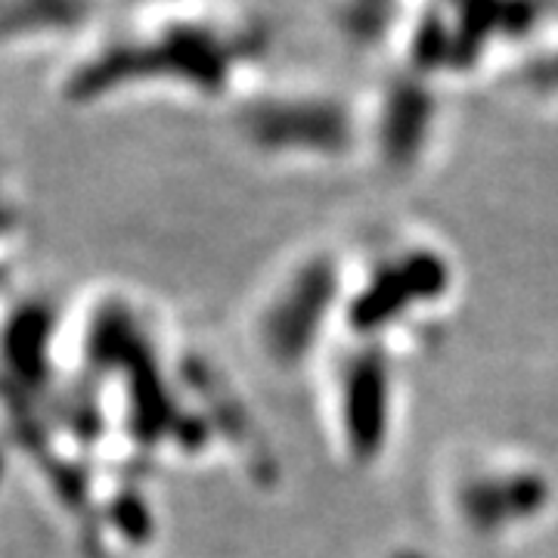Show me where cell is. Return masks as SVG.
Instances as JSON below:
<instances>
[{"label": "cell", "mask_w": 558, "mask_h": 558, "mask_svg": "<svg viewBox=\"0 0 558 558\" xmlns=\"http://www.w3.org/2000/svg\"><path fill=\"white\" fill-rule=\"evenodd\" d=\"M267 20L230 0H196L124 13L60 65V100L78 109L121 100L193 106L236 102L264 78Z\"/></svg>", "instance_id": "1"}, {"label": "cell", "mask_w": 558, "mask_h": 558, "mask_svg": "<svg viewBox=\"0 0 558 558\" xmlns=\"http://www.w3.org/2000/svg\"><path fill=\"white\" fill-rule=\"evenodd\" d=\"M457 260L428 233H388L348 258L341 339L379 341L391 351L428 339L457 295Z\"/></svg>", "instance_id": "2"}, {"label": "cell", "mask_w": 558, "mask_h": 558, "mask_svg": "<svg viewBox=\"0 0 558 558\" xmlns=\"http://www.w3.org/2000/svg\"><path fill=\"white\" fill-rule=\"evenodd\" d=\"M549 3L553 0H425L391 62L447 90L509 75L537 38Z\"/></svg>", "instance_id": "3"}, {"label": "cell", "mask_w": 558, "mask_h": 558, "mask_svg": "<svg viewBox=\"0 0 558 558\" xmlns=\"http://www.w3.org/2000/svg\"><path fill=\"white\" fill-rule=\"evenodd\" d=\"M245 149L286 168H332L366 156L363 97L323 81L260 78L233 109Z\"/></svg>", "instance_id": "4"}, {"label": "cell", "mask_w": 558, "mask_h": 558, "mask_svg": "<svg viewBox=\"0 0 558 558\" xmlns=\"http://www.w3.org/2000/svg\"><path fill=\"white\" fill-rule=\"evenodd\" d=\"M348 295V255L314 245L286 260L264 282L252 311V344L282 376L323 366L341 339Z\"/></svg>", "instance_id": "5"}, {"label": "cell", "mask_w": 558, "mask_h": 558, "mask_svg": "<svg viewBox=\"0 0 558 558\" xmlns=\"http://www.w3.org/2000/svg\"><path fill=\"white\" fill-rule=\"evenodd\" d=\"M444 515L475 543H515L553 515L558 487L537 457L521 450H478L450 465L440 484Z\"/></svg>", "instance_id": "6"}, {"label": "cell", "mask_w": 558, "mask_h": 558, "mask_svg": "<svg viewBox=\"0 0 558 558\" xmlns=\"http://www.w3.org/2000/svg\"><path fill=\"white\" fill-rule=\"evenodd\" d=\"M319 373L326 432L341 462L373 472L398 435L400 354L379 341L339 339Z\"/></svg>", "instance_id": "7"}, {"label": "cell", "mask_w": 558, "mask_h": 558, "mask_svg": "<svg viewBox=\"0 0 558 558\" xmlns=\"http://www.w3.org/2000/svg\"><path fill=\"white\" fill-rule=\"evenodd\" d=\"M450 90L388 62L373 94L363 97L366 156L391 178L418 174L447 134Z\"/></svg>", "instance_id": "8"}, {"label": "cell", "mask_w": 558, "mask_h": 558, "mask_svg": "<svg viewBox=\"0 0 558 558\" xmlns=\"http://www.w3.org/2000/svg\"><path fill=\"white\" fill-rule=\"evenodd\" d=\"M102 0H0V44L13 57L69 60L102 28Z\"/></svg>", "instance_id": "9"}, {"label": "cell", "mask_w": 558, "mask_h": 558, "mask_svg": "<svg viewBox=\"0 0 558 558\" xmlns=\"http://www.w3.org/2000/svg\"><path fill=\"white\" fill-rule=\"evenodd\" d=\"M425 0H319L329 32L357 57L391 62L422 13Z\"/></svg>", "instance_id": "10"}, {"label": "cell", "mask_w": 558, "mask_h": 558, "mask_svg": "<svg viewBox=\"0 0 558 558\" xmlns=\"http://www.w3.org/2000/svg\"><path fill=\"white\" fill-rule=\"evenodd\" d=\"M524 97L539 102L543 109L558 112V0L549 3V13L539 25L537 38L524 50L519 65L509 72Z\"/></svg>", "instance_id": "11"}, {"label": "cell", "mask_w": 558, "mask_h": 558, "mask_svg": "<svg viewBox=\"0 0 558 558\" xmlns=\"http://www.w3.org/2000/svg\"><path fill=\"white\" fill-rule=\"evenodd\" d=\"M124 13H137V10H159V7H178V3H196V0H119Z\"/></svg>", "instance_id": "12"}]
</instances>
